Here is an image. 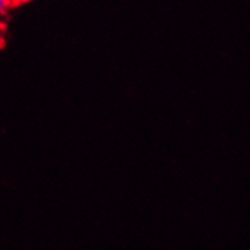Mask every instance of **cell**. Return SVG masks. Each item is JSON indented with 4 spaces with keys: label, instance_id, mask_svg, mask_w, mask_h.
<instances>
[{
    "label": "cell",
    "instance_id": "1",
    "mask_svg": "<svg viewBox=\"0 0 250 250\" xmlns=\"http://www.w3.org/2000/svg\"><path fill=\"white\" fill-rule=\"evenodd\" d=\"M8 3L5 2V0H0V17H2L3 16V14L6 12V9H8Z\"/></svg>",
    "mask_w": 250,
    "mask_h": 250
},
{
    "label": "cell",
    "instance_id": "2",
    "mask_svg": "<svg viewBox=\"0 0 250 250\" xmlns=\"http://www.w3.org/2000/svg\"><path fill=\"white\" fill-rule=\"evenodd\" d=\"M8 5H12V3H23V2H29V0H5Z\"/></svg>",
    "mask_w": 250,
    "mask_h": 250
}]
</instances>
